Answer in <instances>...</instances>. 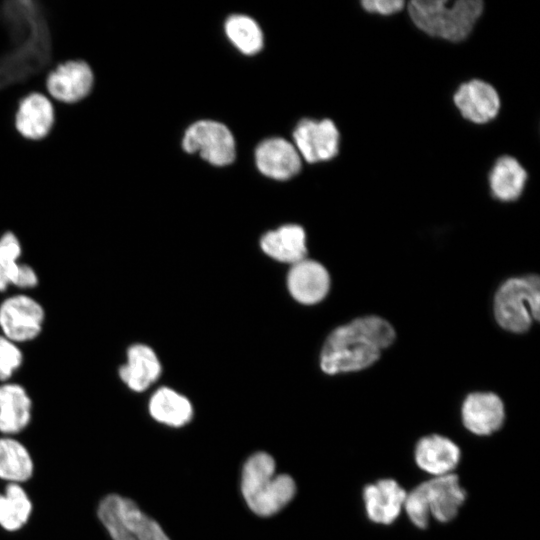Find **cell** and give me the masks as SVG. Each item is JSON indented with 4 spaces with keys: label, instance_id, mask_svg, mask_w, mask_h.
<instances>
[{
    "label": "cell",
    "instance_id": "cell-24",
    "mask_svg": "<svg viewBox=\"0 0 540 540\" xmlns=\"http://www.w3.org/2000/svg\"><path fill=\"white\" fill-rule=\"evenodd\" d=\"M32 503L17 483L7 485L5 493L0 494V526L7 531H16L28 521Z\"/></svg>",
    "mask_w": 540,
    "mask_h": 540
},
{
    "label": "cell",
    "instance_id": "cell-4",
    "mask_svg": "<svg viewBox=\"0 0 540 540\" xmlns=\"http://www.w3.org/2000/svg\"><path fill=\"white\" fill-rule=\"evenodd\" d=\"M494 314L498 324L513 333L527 331L539 320L540 280L537 275L506 280L494 298Z\"/></svg>",
    "mask_w": 540,
    "mask_h": 540
},
{
    "label": "cell",
    "instance_id": "cell-25",
    "mask_svg": "<svg viewBox=\"0 0 540 540\" xmlns=\"http://www.w3.org/2000/svg\"><path fill=\"white\" fill-rule=\"evenodd\" d=\"M225 32L234 46L244 54H256L263 46L262 31L249 16H230L225 22Z\"/></svg>",
    "mask_w": 540,
    "mask_h": 540
},
{
    "label": "cell",
    "instance_id": "cell-30",
    "mask_svg": "<svg viewBox=\"0 0 540 540\" xmlns=\"http://www.w3.org/2000/svg\"><path fill=\"white\" fill-rule=\"evenodd\" d=\"M39 279L36 271L28 264L20 263L14 286L19 288H34L38 285Z\"/></svg>",
    "mask_w": 540,
    "mask_h": 540
},
{
    "label": "cell",
    "instance_id": "cell-11",
    "mask_svg": "<svg viewBox=\"0 0 540 540\" xmlns=\"http://www.w3.org/2000/svg\"><path fill=\"white\" fill-rule=\"evenodd\" d=\"M453 100L461 115L476 124L493 120L500 110V97L496 89L479 79L460 85Z\"/></svg>",
    "mask_w": 540,
    "mask_h": 540
},
{
    "label": "cell",
    "instance_id": "cell-23",
    "mask_svg": "<svg viewBox=\"0 0 540 540\" xmlns=\"http://www.w3.org/2000/svg\"><path fill=\"white\" fill-rule=\"evenodd\" d=\"M33 474V461L24 445L12 438H0V478L19 483Z\"/></svg>",
    "mask_w": 540,
    "mask_h": 540
},
{
    "label": "cell",
    "instance_id": "cell-13",
    "mask_svg": "<svg viewBox=\"0 0 540 540\" xmlns=\"http://www.w3.org/2000/svg\"><path fill=\"white\" fill-rule=\"evenodd\" d=\"M255 162L262 174L276 180L289 179L301 169V156L296 147L280 137L259 143Z\"/></svg>",
    "mask_w": 540,
    "mask_h": 540
},
{
    "label": "cell",
    "instance_id": "cell-3",
    "mask_svg": "<svg viewBox=\"0 0 540 540\" xmlns=\"http://www.w3.org/2000/svg\"><path fill=\"white\" fill-rule=\"evenodd\" d=\"M242 493L249 508L259 516H271L294 497L296 485L285 474H275L273 458L264 452L252 455L244 465Z\"/></svg>",
    "mask_w": 540,
    "mask_h": 540
},
{
    "label": "cell",
    "instance_id": "cell-10",
    "mask_svg": "<svg viewBox=\"0 0 540 540\" xmlns=\"http://www.w3.org/2000/svg\"><path fill=\"white\" fill-rule=\"evenodd\" d=\"M461 418L465 428L478 436L498 431L505 419L504 404L492 392H474L463 401Z\"/></svg>",
    "mask_w": 540,
    "mask_h": 540
},
{
    "label": "cell",
    "instance_id": "cell-17",
    "mask_svg": "<svg viewBox=\"0 0 540 540\" xmlns=\"http://www.w3.org/2000/svg\"><path fill=\"white\" fill-rule=\"evenodd\" d=\"M55 112L51 101L40 93H32L19 104L15 115V128L32 141L41 140L52 130Z\"/></svg>",
    "mask_w": 540,
    "mask_h": 540
},
{
    "label": "cell",
    "instance_id": "cell-5",
    "mask_svg": "<svg viewBox=\"0 0 540 540\" xmlns=\"http://www.w3.org/2000/svg\"><path fill=\"white\" fill-rule=\"evenodd\" d=\"M97 514L112 540H170L135 502L118 494L105 496Z\"/></svg>",
    "mask_w": 540,
    "mask_h": 540
},
{
    "label": "cell",
    "instance_id": "cell-27",
    "mask_svg": "<svg viewBox=\"0 0 540 540\" xmlns=\"http://www.w3.org/2000/svg\"><path fill=\"white\" fill-rule=\"evenodd\" d=\"M23 354L18 344L0 335V381H7L21 367Z\"/></svg>",
    "mask_w": 540,
    "mask_h": 540
},
{
    "label": "cell",
    "instance_id": "cell-6",
    "mask_svg": "<svg viewBox=\"0 0 540 540\" xmlns=\"http://www.w3.org/2000/svg\"><path fill=\"white\" fill-rule=\"evenodd\" d=\"M182 147L188 153H198L216 166H225L235 159V140L224 124L201 120L190 125L184 133Z\"/></svg>",
    "mask_w": 540,
    "mask_h": 540
},
{
    "label": "cell",
    "instance_id": "cell-18",
    "mask_svg": "<svg viewBox=\"0 0 540 540\" xmlns=\"http://www.w3.org/2000/svg\"><path fill=\"white\" fill-rule=\"evenodd\" d=\"M161 364L156 353L145 344L131 345L127 350V361L120 366L118 374L126 386L143 392L160 376Z\"/></svg>",
    "mask_w": 540,
    "mask_h": 540
},
{
    "label": "cell",
    "instance_id": "cell-9",
    "mask_svg": "<svg viewBox=\"0 0 540 540\" xmlns=\"http://www.w3.org/2000/svg\"><path fill=\"white\" fill-rule=\"evenodd\" d=\"M94 75L84 61L71 60L59 65L46 80L50 95L63 104H76L93 88Z\"/></svg>",
    "mask_w": 540,
    "mask_h": 540
},
{
    "label": "cell",
    "instance_id": "cell-16",
    "mask_svg": "<svg viewBox=\"0 0 540 540\" xmlns=\"http://www.w3.org/2000/svg\"><path fill=\"white\" fill-rule=\"evenodd\" d=\"M424 484L430 515L441 523L452 521L467 497L458 476L450 473L434 477Z\"/></svg>",
    "mask_w": 540,
    "mask_h": 540
},
{
    "label": "cell",
    "instance_id": "cell-14",
    "mask_svg": "<svg viewBox=\"0 0 540 540\" xmlns=\"http://www.w3.org/2000/svg\"><path fill=\"white\" fill-rule=\"evenodd\" d=\"M414 459L421 470L439 477L452 473L458 466L461 451L451 439L431 434L418 440L414 449Z\"/></svg>",
    "mask_w": 540,
    "mask_h": 540
},
{
    "label": "cell",
    "instance_id": "cell-7",
    "mask_svg": "<svg viewBox=\"0 0 540 540\" xmlns=\"http://www.w3.org/2000/svg\"><path fill=\"white\" fill-rule=\"evenodd\" d=\"M44 321V308L28 295H13L0 304L2 335L16 344L36 339L42 332Z\"/></svg>",
    "mask_w": 540,
    "mask_h": 540
},
{
    "label": "cell",
    "instance_id": "cell-1",
    "mask_svg": "<svg viewBox=\"0 0 540 540\" xmlns=\"http://www.w3.org/2000/svg\"><path fill=\"white\" fill-rule=\"evenodd\" d=\"M391 324L379 316L357 318L333 330L320 354V367L327 374L354 372L375 363L395 339Z\"/></svg>",
    "mask_w": 540,
    "mask_h": 540
},
{
    "label": "cell",
    "instance_id": "cell-22",
    "mask_svg": "<svg viewBox=\"0 0 540 540\" xmlns=\"http://www.w3.org/2000/svg\"><path fill=\"white\" fill-rule=\"evenodd\" d=\"M149 412L158 422L174 427L185 425L193 415L189 400L167 387L158 389L152 395Z\"/></svg>",
    "mask_w": 540,
    "mask_h": 540
},
{
    "label": "cell",
    "instance_id": "cell-29",
    "mask_svg": "<svg viewBox=\"0 0 540 540\" xmlns=\"http://www.w3.org/2000/svg\"><path fill=\"white\" fill-rule=\"evenodd\" d=\"M362 7L369 13L392 15L401 11L405 5L402 0H365Z\"/></svg>",
    "mask_w": 540,
    "mask_h": 540
},
{
    "label": "cell",
    "instance_id": "cell-26",
    "mask_svg": "<svg viewBox=\"0 0 540 540\" xmlns=\"http://www.w3.org/2000/svg\"><path fill=\"white\" fill-rule=\"evenodd\" d=\"M403 508L417 528L425 529L428 526L431 515L424 482L406 494Z\"/></svg>",
    "mask_w": 540,
    "mask_h": 540
},
{
    "label": "cell",
    "instance_id": "cell-19",
    "mask_svg": "<svg viewBox=\"0 0 540 540\" xmlns=\"http://www.w3.org/2000/svg\"><path fill=\"white\" fill-rule=\"evenodd\" d=\"M262 250L271 258L289 264L306 259V235L295 224L281 226L264 234L260 240Z\"/></svg>",
    "mask_w": 540,
    "mask_h": 540
},
{
    "label": "cell",
    "instance_id": "cell-21",
    "mask_svg": "<svg viewBox=\"0 0 540 540\" xmlns=\"http://www.w3.org/2000/svg\"><path fill=\"white\" fill-rule=\"evenodd\" d=\"M527 173L517 159L500 157L489 174V186L493 196L501 201H514L522 194Z\"/></svg>",
    "mask_w": 540,
    "mask_h": 540
},
{
    "label": "cell",
    "instance_id": "cell-20",
    "mask_svg": "<svg viewBox=\"0 0 540 540\" xmlns=\"http://www.w3.org/2000/svg\"><path fill=\"white\" fill-rule=\"evenodd\" d=\"M32 401L26 389L17 383L0 385V431L15 434L30 422Z\"/></svg>",
    "mask_w": 540,
    "mask_h": 540
},
{
    "label": "cell",
    "instance_id": "cell-12",
    "mask_svg": "<svg viewBox=\"0 0 540 540\" xmlns=\"http://www.w3.org/2000/svg\"><path fill=\"white\" fill-rule=\"evenodd\" d=\"M407 492L390 478L380 479L363 489V502L368 519L376 524L389 525L400 515Z\"/></svg>",
    "mask_w": 540,
    "mask_h": 540
},
{
    "label": "cell",
    "instance_id": "cell-8",
    "mask_svg": "<svg viewBox=\"0 0 540 540\" xmlns=\"http://www.w3.org/2000/svg\"><path fill=\"white\" fill-rule=\"evenodd\" d=\"M295 147L309 163L326 161L339 152L340 133L330 119L301 120L293 131Z\"/></svg>",
    "mask_w": 540,
    "mask_h": 540
},
{
    "label": "cell",
    "instance_id": "cell-2",
    "mask_svg": "<svg viewBox=\"0 0 540 540\" xmlns=\"http://www.w3.org/2000/svg\"><path fill=\"white\" fill-rule=\"evenodd\" d=\"M484 9L481 0H412L408 13L415 26L424 33L460 42L472 32Z\"/></svg>",
    "mask_w": 540,
    "mask_h": 540
},
{
    "label": "cell",
    "instance_id": "cell-28",
    "mask_svg": "<svg viewBox=\"0 0 540 540\" xmlns=\"http://www.w3.org/2000/svg\"><path fill=\"white\" fill-rule=\"evenodd\" d=\"M22 253L20 240L13 232H5L0 237V265L8 266L19 262Z\"/></svg>",
    "mask_w": 540,
    "mask_h": 540
},
{
    "label": "cell",
    "instance_id": "cell-15",
    "mask_svg": "<svg viewBox=\"0 0 540 540\" xmlns=\"http://www.w3.org/2000/svg\"><path fill=\"white\" fill-rule=\"evenodd\" d=\"M287 286L292 297L299 303L316 304L327 295L330 276L320 263L304 259L291 266Z\"/></svg>",
    "mask_w": 540,
    "mask_h": 540
}]
</instances>
